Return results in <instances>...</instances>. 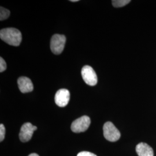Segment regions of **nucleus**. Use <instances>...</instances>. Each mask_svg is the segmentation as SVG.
<instances>
[{
	"label": "nucleus",
	"instance_id": "2eb2a0df",
	"mask_svg": "<svg viewBox=\"0 0 156 156\" xmlns=\"http://www.w3.org/2000/svg\"><path fill=\"white\" fill-rule=\"evenodd\" d=\"M28 156H39L37 154H36V153H32V154H30Z\"/></svg>",
	"mask_w": 156,
	"mask_h": 156
},
{
	"label": "nucleus",
	"instance_id": "4468645a",
	"mask_svg": "<svg viewBox=\"0 0 156 156\" xmlns=\"http://www.w3.org/2000/svg\"><path fill=\"white\" fill-rule=\"evenodd\" d=\"M77 156H97L94 154L89 151H82L79 153Z\"/></svg>",
	"mask_w": 156,
	"mask_h": 156
},
{
	"label": "nucleus",
	"instance_id": "f257e3e1",
	"mask_svg": "<svg viewBox=\"0 0 156 156\" xmlns=\"http://www.w3.org/2000/svg\"><path fill=\"white\" fill-rule=\"evenodd\" d=\"M0 38L8 44L14 46H19L22 39L21 32L15 28L2 29L0 31Z\"/></svg>",
	"mask_w": 156,
	"mask_h": 156
},
{
	"label": "nucleus",
	"instance_id": "dca6fc26",
	"mask_svg": "<svg viewBox=\"0 0 156 156\" xmlns=\"http://www.w3.org/2000/svg\"><path fill=\"white\" fill-rule=\"evenodd\" d=\"M71 2H78V0H71Z\"/></svg>",
	"mask_w": 156,
	"mask_h": 156
},
{
	"label": "nucleus",
	"instance_id": "39448f33",
	"mask_svg": "<svg viewBox=\"0 0 156 156\" xmlns=\"http://www.w3.org/2000/svg\"><path fill=\"white\" fill-rule=\"evenodd\" d=\"M81 73L84 82L87 84L93 86L97 83V76L92 67L89 66H84L82 69Z\"/></svg>",
	"mask_w": 156,
	"mask_h": 156
},
{
	"label": "nucleus",
	"instance_id": "ddd939ff",
	"mask_svg": "<svg viewBox=\"0 0 156 156\" xmlns=\"http://www.w3.org/2000/svg\"><path fill=\"white\" fill-rule=\"evenodd\" d=\"M6 69V64L5 60L2 58L0 57V73H2L5 71Z\"/></svg>",
	"mask_w": 156,
	"mask_h": 156
},
{
	"label": "nucleus",
	"instance_id": "0eeeda50",
	"mask_svg": "<svg viewBox=\"0 0 156 156\" xmlns=\"http://www.w3.org/2000/svg\"><path fill=\"white\" fill-rule=\"evenodd\" d=\"M70 99V93L67 89H62L57 91L55 97L56 105L60 107L67 106Z\"/></svg>",
	"mask_w": 156,
	"mask_h": 156
},
{
	"label": "nucleus",
	"instance_id": "f03ea898",
	"mask_svg": "<svg viewBox=\"0 0 156 156\" xmlns=\"http://www.w3.org/2000/svg\"><path fill=\"white\" fill-rule=\"evenodd\" d=\"M66 42V37L64 35L55 34L50 40V49L55 55L61 54Z\"/></svg>",
	"mask_w": 156,
	"mask_h": 156
},
{
	"label": "nucleus",
	"instance_id": "7ed1b4c3",
	"mask_svg": "<svg viewBox=\"0 0 156 156\" xmlns=\"http://www.w3.org/2000/svg\"><path fill=\"white\" fill-rule=\"evenodd\" d=\"M104 136L105 139L110 142H116L120 139V133L113 123L108 122L103 127Z\"/></svg>",
	"mask_w": 156,
	"mask_h": 156
},
{
	"label": "nucleus",
	"instance_id": "423d86ee",
	"mask_svg": "<svg viewBox=\"0 0 156 156\" xmlns=\"http://www.w3.org/2000/svg\"><path fill=\"white\" fill-rule=\"evenodd\" d=\"M37 129V127L31 123H24L22 126L19 133L20 140L23 142H28L31 139L34 132Z\"/></svg>",
	"mask_w": 156,
	"mask_h": 156
},
{
	"label": "nucleus",
	"instance_id": "20e7f679",
	"mask_svg": "<svg viewBox=\"0 0 156 156\" xmlns=\"http://www.w3.org/2000/svg\"><path fill=\"white\" fill-rule=\"evenodd\" d=\"M90 123L91 120L90 117L87 116H83L73 122L71 128L73 133H83L89 127Z\"/></svg>",
	"mask_w": 156,
	"mask_h": 156
},
{
	"label": "nucleus",
	"instance_id": "9d476101",
	"mask_svg": "<svg viewBox=\"0 0 156 156\" xmlns=\"http://www.w3.org/2000/svg\"><path fill=\"white\" fill-rule=\"evenodd\" d=\"M130 2V0H113L112 1V5L115 8L123 7L127 5Z\"/></svg>",
	"mask_w": 156,
	"mask_h": 156
},
{
	"label": "nucleus",
	"instance_id": "1a4fd4ad",
	"mask_svg": "<svg viewBox=\"0 0 156 156\" xmlns=\"http://www.w3.org/2000/svg\"><path fill=\"white\" fill-rule=\"evenodd\" d=\"M136 151L139 156H154L153 149L145 143H140L136 147Z\"/></svg>",
	"mask_w": 156,
	"mask_h": 156
},
{
	"label": "nucleus",
	"instance_id": "9b49d317",
	"mask_svg": "<svg viewBox=\"0 0 156 156\" xmlns=\"http://www.w3.org/2000/svg\"><path fill=\"white\" fill-rule=\"evenodd\" d=\"M10 15V11L2 6L0 8V20L2 21L8 19Z\"/></svg>",
	"mask_w": 156,
	"mask_h": 156
},
{
	"label": "nucleus",
	"instance_id": "6e6552de",
	"mask_svg": "<svg viewBox=\"0 0 156 156\" xmlns=\"http://www.w3.org/2000/svg\"><path fill=\"white\" fill-rule=\"evenodd\" d=\"M17 84L20 91L23 93L31 92L33 90V84L31 79L27 77H20L17 80Z\"/></svg>",
	"mask_w": 156,
	"mask_h": 156
},
{
	"label": "nucleus",
	"instance_id": "f8f14e48",
	"mask_svg": "<svg viewBox=\"0 0 156 156\" xmlns=\"http://www.w3.org/2000/svg\"><path fill=\"white\" fill-rule=\"evenodd\" d=\"M5 135V128L4 124H0V141L2 142L4 140Z\"/></svg>",
	"mask_w": 156,
	"mask_h": 156
}]
</instances>
